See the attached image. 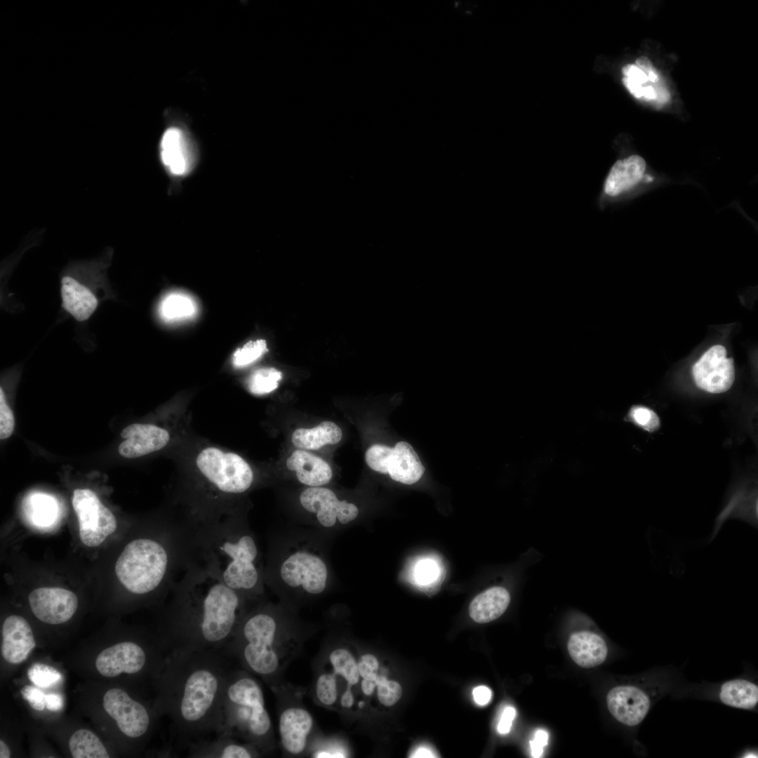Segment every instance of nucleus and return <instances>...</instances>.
I'll return each instance as SVG.
<instances>
[{"instance_id":"1","label":"nucleus","mask_w":758,"mask_h":758,"mask_svg":"<svg viewBox=\"0 0 758 758\" xmlns=\"http://www.w3.org/2000/svg\"><path fill=\"white\" fill-rule=\"evenodd\" d=\"M235 665L220 651L171 649L160 670V705L171 719L177 747L216 733L226 681Z\"/></svg>"},{"instance_id":"2","label":"nucleus","mask_w":758,"mask_h":758,"mask_svg":"<svg viewBox=\"0 0 758 758\" xmlns=\"http://www.w3.org/2000/svg\"><path fill=\"white\" fill-rule=\"evenodd\" d=\"M171 593L166 630L170 649L222 651L243 616L255 604L197 561L183 571Z\"/></svg>"},{"instance_id":"3","label":"nucleus","mask_w":758,"mask_h":758,"mask_svg":"<svg viewBox=\"0 0 758 758\" xmlns=\"http://www.w3.org/2000/svg\"><path fill=\"white\" fill-rule=\"evenodd\" d=\"M196 561L251 602L262 599L264 573L256 539L237 511L194 533Z\"/></svg>"},{"instance_id":"4","label":"nucleus","mask_w":758,"mask_h":758,"mask_svg":"<svg viewBox=\"0 0 758 758\" xmlns=\"http://www.w3.org/2000/svg\"><path fill=\"white\" fill-rule=\"evenodd\" d=\"M300 646V638L290 631L281 609L262 600L246 611L222 652L271 686L281 682Z\"/></svg>"},{"instance_id":"5","label":"nucleus","mask_w":758,"mask_h":758,"mask_svg":"<svg viewBox=\"0 0 758 758\" xmlns=\"http://www.w3.org/2000/svg\"><path fill=\"white\" fill-rule=\"evenodd\" d=\"M216 735H228L257 747L262 755L276 748L272 720L262 687L253 674L237 666L226 681Z\"/></svg>"},{"instance_id":"6","label":"nucleus","mask_w":758,"mask_h":758,"mask_svg":"<svg viewBox=\"0 0 758 758\" xmlns=\"http://www.w3.org/2000/svg\"><path fill=\"white\" fill-rule=\"evenodd\" d=\"M358 658L347 641L326 649L314 677L312 695L315 703L338 712L348 719L359 709L356 690L359 685Z\"/></svg>"},{"instance_id":"7","label":"nucleus","mask_w":758,"mask_h":758,"mask_svg":"<svg viewBox=\"0 0 758 758\" xmlns=\"http://www.w3.org/2000/svg\"><path fill=\"white\" fill-rule=\"evenodd\" d=\"M112 251L101 258L70 263L60 277L62 309L75 320H88L100 302L110 298L107 270Z\"/></svg>"},{"instance_id":"8","label":"nucleus","mask_w":758,"mask_h":758,"mask_svg":"<svg viewBox=\"0 0 758 758\" xmlns=\"http://www.w3.org/2000/svg\"><path fill=\"white\" fill-rule=\"evenodd\" d=\"M665 181L664 176L649 169L640 155L620 157L604 179L597 206L603 211L609 206L625 203Z\"/></svg>"},{"instance_id":"9","label":"nucleus","mask_w":758,"mask_h":758,"mask_svg":"<svg viewBox=\"0 0 758 758\" xmlns=\"http://www.w3.org/2000/svg\"><path fill=\"white\" fill-rule=\"evenodd\" d=\"M277 705L279 744L286 757L307 754L314 738V719L298 698V691L281 682L270 686Z\"/></svg>"},{"instance_id":"10","label":"nucleus","mask_w":758,"mask_h":758,"mask_svg":"<svg viewBox=\"0 0 758 758\" xmlns=\"http://www.w3.org/2000/svg\"><path fill=\"white\" fill-rule=\"evenodd\" d=\"M283 584L298 588L307 594L317 595L326 588L328 571L326 562L317 554L298 550L286 554L273 567Z\"/></svg>"},{"instance_id":"11","label":"nucleus","mask_w":758,"mask_h":758,"mask_svg":"<svg viewBox=\"0 0 758 758\" xmlns=\"http://www.w3.org/2000/svg\"><path fill=\"white\" fill-rule=\"evenodd\" d=\"M72 503L78 519L79 538L86 546L100 545L117 530L115 516L93 491L74 490Z\"/></svg>"},{"instance_id":"12","label":"nucleus","mask_w":758,"mask_h":758,"mask_svg":"<svg viewBox=\"0 0 758 758\" xmlns=\"http://www.w3.org/2000/svg\"><path fill=\"white\" fill-rule=\"evenodd\" d=\"M103 707L126 737L140 738L147 733L151 723L149 711L124 690H108L103 696Z\"/></svg>"},{"instance_id":"13","label":"nucleus","mask_w":758,"mask_h":758,"mask_svg":"<svg viewBox=\"0 0 758 758\" xmlns=\"http://www.w3.org/2000/svg\"><path fill=\"white\" fill-rule=\"evenodd\" d=\"M300 502L304 509L315 514L318 522L325 528L347 524L359 514L354 504L340 500L333 491L322 486H309L301 493Z\"/></svg>"},{"instance_id":"14","label":"nucleus","mask_w":758,"mask_h":758,"mask_svg":"<svg viewBox=\"0 0 758 758\" xmlns=\"http://www.w3.org/2000/svg\"><path fill=\"white\" fill-rule=\"evenodd\" d=\"M721 345L710 347L694 364L692 373L696 385L710 393H722L732 386L735 379L733 359L727 357Z\"/></svg>"},{"instance_id":"15","label":"nucleus","mask_w":758,"mask_h":758,"mask_svg":"<svg viewBox=\"0 0 758 758\" xmlns=\"http://www.w3.org/2000/svg\"><path fill=\"white\" fill-rule=\"evenodd\" d=\"M32 611L41 621L58 625L69 620L78 607V598L72 591L61 587H39L29 594Z\"/></svg>"},{"instance_id":"16","label":"nucleus","mask_w":758,"mask_h":758,"mask_svg":"<svg viewBox=\"0 0 758 758\" xmlns=\"http://www.w3.org/2000/svg\"><path fill=\"white\" fill-rule=\"evenodd\" d=\"M149 656L144 646L133 641L117 643L101 651L96 659L98 672L106 677L136 674L145 668Z\"/></svg>"},{"instance_id":"17","label":"nucleus","mask_w":758,"mask_h":758,"mask_svg":"<svg viewBox=\"0 0 758 758\" xmlns=\"http://www.w3.org/2000/svg\"><path fill=\"white\" fill-rule=\"evenodd\" d=\"M608 709L619 722L628 726L639 724L651 707V698L642 689L630 685L611 689L606 696Z\"/></svg>"},{"instance_id":"18","label":"nucleus","mask_w":758,"mask_h":758,"mask_svg":"<svg viewBox=\"0 0 758 758\" xmlns=\"http://www.w3.org/2000/svg\"><path fill=\"white\" fill-rule=\"evenodd\" d=\"M160 158L166 172L174 178L192 171L196 161L194 149L182 130L178 127L166 130L161 139Z\"/></svg>"},{"instance_id":"19","label":"nucleus","mask_w":758,"mask_h":758,"mask_svg":"<svg viewBox=\"0 0 758 758\" xmlns=\"http://www.w3.org/2000/svg\"><path fill=\"white\" fill-rule=\"evenodd\" d=\"M124 440L118 447L119 453L126 458H136L164 448L169 443L171 434L161 427L149 423H133L121 432Z\"/></svg>"},{"instance_id":"20","label":"nucleus","mask_w":758,"mask_h":758,"mask_svg":"<svg viewBox=\"0 0 758 758\" xmlns=\"http://www.w3.org/2000/svg\"><path fill=\"white\" fill-rule=\"evenodd\" d=\"M36 646L28 622L22 616L11 615L2 627L1 654L6 661L19 664L25 660Z\"/></svg>"},{"instance_id":"21","label":"nucleus","mask_w":758,"mask_h":758,"mask_svg":"<svg viewBox=\"0 0 758 758\" xmlns=\"http://www.w3.org/2000/svg\"><path fill=\"white\" fill-rule=\"evenodd\" d=\"M187 749L188 757L194 758H252L262 755L255 746L228 735L200 740Z\"/></svg>"},{"instance_id":"22","label":"nucleus","mask_w":758,"mask_h":758,"mask_svg":"<svg viewBox=\"0 0 758 758\" xmlns=\"http://www.w3.org/2000/svg\"><path fill=\"white\" fill-rule=\"evenodd\" d=\"M387 470L394 481L410 485L420 479L425 467L411 445L399 441L392 448L387 461Z\"/></svg>"},{"instance_id":"23","label":"nucleus","mask_w":758,"mask_h":758,"mask_svg":"<svg viewBox=\"0 0 758 758\" xmlns=\"http://www.w3.org/2000/svg\"><path fill=\"white\" fill-rule=\"evenodd\" d=\"M572 660L580 667L592 668L602 664L608 655L604 639L597 634L588 631L573 634L567 644Z\"/></svg>"},{"instance_id":"24","label":"nucleus","mask_w":758,"mask_h":758,"mask_svg":"<svg viewBox=\"0 0 758 758\" xmlns=\"http://www.w3.org/2000/svg\"><path fill=\"white\" fill-rule=\"evenodd\" d=\"M286 467L295 472L298 480L308 486H321L332 478L330 465L321 458L296 450L286 460Z\"/></svg>"},{"instance_id":"25","label":"nucleus","mask_w":758,"mask_h":758,"mask_svg":"<svg viewBox=\"0 0 758 758\" xmlns=\"http://www.w3.org/2000/svg\"><path fill=\"white\" fill-rule=\"evenodd\" d=\"M510 602V594L503 587L495 586L477 595L469 606L471 618L478 623H486L501 616Z\"/></svg>"},{"instance_id":"26","label":"nucleus","mask_w":758,"mask_h":758,"mask_svg":"<svg viewBox=\"0 0 758 758\" xmlns=\"http://www.w3.org/2000/svg\"><path fill=\"white\" fill-rule=\"evenodd\" d=\"M342 436V430L335 423L324 421L313 428L295 430L291 440L299 448L317 450L327 444L338 443Z\"/></svg>"},{"instance_id":"27","label":"nucleus","mask_w":758,"mask_h":758,"mask_svg":"<svg viewBox=\"0 0 758 758\" xmlns=\"http://www.w3.org/2000/svg\"><path fill=\"white\" fill-rule=\"evenodd\" d=\"M719 697L726 705L752 710L758 703V686L744 679L729 680L721 686Z\"/></svg>"},{"instance_id":"28","label":"nucleus","mask_w":758,"mask_h":758,"mask_svg":"<svg viewBox=\"0 0 758 758\" xmlns=\"http://www.w3.org/2000/svg\"><path fill=\"white\" fill-rule=\"evenodd\" d=\"M198 307L194 299L187 293L173 291L166 294L158 306V314L162 321L174 323L193 318Z\"/></svg>"},{"instance_id":"29","label":"nucleus","mask_w":758,"mask_h":758,"mask_svg":"<svg viewBox=\"0 0 758 758\" xmlns=\"http://www.w3.org/2000/svg\"><path fill=\"white\" fill-rule=\"evenodd\" d=\"M24 508L32 524L41 528L52 525L59 513L56 500L44 493L29 495L24 500Z\"/></svg>"},{"instance_id":"30","label":"nucleus","mask_w":758,"mask_h":758,"mask_svg":"<svg viewBox=\"0 0 758 758\" xmlns=\"http://www.w3.org/2000/svg\"><path fill=\"white\" fill-rule=\"evenodd\" d=\"M69 747L74 758H108L106 748L99 738L87 729H79L70 737Z\"/></svg>"},{"instance_id":"31","label":"nucleus","mask_w":758,"mask_h":758,"mask_svg":"<svg viewBox=\"0 0 758 758\" xmlns=\"http://www.w3.org/2000/svg\"><path fill=\"white\" fill-rule=\"evenodd\" d=\"M307 754L314 758H345L352 756V750L343 736H318L312 739Z\"/></svg>"},{"instance_id":"32","label":"nucleus","mask_w":758,"mask_h":758,"mask_svg":"<svg viewBox=\"0 0 758 758\" xmlns=\"http://www.w3.org/2000/svg\"><path fill=\"white\" fill-rule=\"evenodd\" d=\"M622 72L625 86L635 98H643L648 100L658 98L657 89L646 85L649 81L647 74L636 65H627L623 67Z\"/></svg>"},{"instance_id":"33","label":"nucleus","mask_w":758,"mask_h":758,"mask_svg":"<svg viewBox=\"0 0 758 758\" xmlns=\"http://www.w3.org/2000/svg\"><path fill=\"white\" fill-rule=\"evenodd\" d=\"M282 378L280 371L272 367L255 370L247 379V388L255 395H263L276 390Z\"/></svg>"},{"instance_id":"34","label":"nucleus","mask_w":758,"mask_h":758,"mask_svg":"<svg viewBox=\"0 0 758 758\" xmlns=\"http://www.w3.org/2000/svg\"><path fill=\"white\" fill-rule=\"evenodd\" d=\"M267 351L265 340H251L233 354L232 362L235 368H244L260 358Z\"/></svg>"},{"instance_id":"35","label":"nucleus","mask_w":758,"mask_h":758,"mask_svg":"<svg viewBox=\"0 0 758 758\" xmlns=\"http://www.w3.org/2000/svg\"><path fill=\"white\" fill-rule=\"evenodd\" d=\"M29 680L40 687H48L58 683L62 678L61 674L51 666L36 663L27 671Z\"/></svg>"},{"instance_id":"36","label":"nucleus","mask_w":758,"mask_h":758,"mask_svg":"<svg viewBox=\"0 0 758 758\" xmlns=\"http://www.w3.org/2000/svg\"><path fill=\"white\" fill-rule=\"evenodd\" d=\"M392 448V447L382 444L371 446L365 454L366 464L375 472L387 474V461Z\"/></svg>"},{"instance_id":"37","label":"nucleus","mask_w":758,"mask_h":758,"mask_svg":"<svg viewBox=\"0 0 758 758\" xmlns=\"http://www.w3.org/2000/svg\"><path fill=\"white\" fill-rule=\"evenodd\" d=\"M437 562L431 558H425L417 562L414 566L413 577L417 584L425 586L437 580L439 576Z\"/></svg>"},{"instance_id":"38","label":"nucleus","mask_w":758,"mask_h":758,"mask_svg":"<svg viewBox=\"0 0 758 758\" xmlns=\"http://www.w3.org/2000/svg\"><path fill=\"white\" fill-rule=\"evenodd\" d=\"M375 693L381 705L385 707H391L395 705L401 698L402 688L399 683L389 679L383 684L377 686L373 694Z\"/></svg>"},{"instance_id":"39","label":"nucleus","mask_w":758,"mask_h":758,"mask_svg":"<svg viewBox=\"0 0 758 758\" xmlns=\"http://www.w3.org/2000/svg\"><path fill=\"white\" fill-rule=\"evenodd\" d=\"M630 416L637 425L649 432L655 431L660 425L657 415L644 406H634L630 411Z\"/></svg>"},{"instance_id":"40","label":"nucleus","mask_w":758,"mask_h":758,"mask_svg":"<svg viewBox=\"0 0 758 758\" xmlns=\"http://www.w3.org/2000/svg\"><path fill=\"white\" fill-rule=\"evenodd\" d=\"M15 420L12 410L8 405L3 387L0 388V438H8L14 430Z\"/></svg>"},{"instance_id":"41","label":"nucleus","mask_w":758,"mask_h":758,"mask_svg":"<svg viewBox=\"0 0 758 758\" xmlns=\"http://www.w3.org/2000/svg\"><path fill=\"white\" fill-rule=\"evenodd\" d=\"M23 698L36 710H43L46 707V695L39 689L26 685L20 691Z\"/></svg>"},{"instance_id":"42","label":"nucleus","mask_w":758,"mask_h":758,"mask_svg":"<svg viewBox=\"0 0 758 758\" xmlns=\"http://www.w3.org/2000/svg\"><path fill=\"white\" fill-rule=\"evenodd\" d=\"M548 735L543 730L536 732L534 738L530 741L531 754L533 757H540L543 751V747L547 744Z\"/></svg>"},{"instance_id":"43","label":"nucleus","mask_w":758,"mask_h":758,"mask_svg":"<svg viewBox=\"0 0 758 758\" xmlns=\"http://www.w3.org/2000/svg\"><path fill=\"white\" fill-rule=\"evenodd\" d=\"M515 715L516 710L513 707L509 706L504 710L497 727L500 733L506 734L509 733Z\"/></svg>"},{"instance_id":"44","label":"nucleus","mask_w":758,"mask_h":758,"mask_svg":"<svg viewBox=\"0 0 758 758\" xmlns=\"http://www.w3.org/2000/svg\"><path fill=\"white\" fill-rule=\"evenodd\" d=\"M472 694L474 701L479 705H486L491 698V690L484 686H479L474 688Z\"/></svg>"},{"instance_id":"45","label":"nucleus","mask_w":758,"mask_h":758,"mask_svg":"<svg viewBox=\"0 0 758 758\" xmlns=\"http://www.w3.org/2000/svg\"><path fill=\"white\" fill-rule=\"evenodd\" d=\"M46 707L50 711L60 710L63 705V700L60 695L50 693L46 695Z\"/></svg>"},{"instance_id":"46","label":"nucleus","mask_w":758,"mask_h":758,"mask_svg":"<svg viewBox=\"0 0 758 758\" xmlns=\"http://www.w3.org/2000/svg\"><path fill=\"white\" fill-rule=\"evenodd\" d=\"M636 65L646 74L653 68L649 59L645 56L639 57L636 60Z\"/></svg>"},{"instance_id":"47","label":"nucleus","mask_w":758,"mask_h":758,"mask_svg":"<svg viewBox=\"0 0 758 758\" xmlns=\"http://www.w3.org/2000/svg\"><path fill=\"white\" fill-rule=\"evenodd\" d=\"M432 751L427 747H420L415 750L411 757H435Z\"/></svg>"},{"instance_id":"48","label":"nucleus","mask_w":758,"mask_h":758,"mask_svg":"<svg viewBox=\"0 0 758 758\" xmlns=\"http://www.w3.org/2000/svg\"><path fill=\"white\" fill-rule=\"evenodd\" d=\"M11 757V752L3 740H0V757L1 758H9Z\"/></svg>"}]
</instances>
